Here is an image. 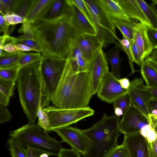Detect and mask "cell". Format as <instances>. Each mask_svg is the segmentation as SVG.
I'll return each mask as SVG.
<instances>
[{
  "mask_svg": "<svg viewBox=\"0 0 157 157\" xmlns=\"http://www.w3.org/2000/svg\"><path fill=\"white\" fill-rule=\"evenodd\" d=\"M40 61L21 67L16 81L20 102L29 124L34 123L40 104L43 109L51 102L41 73Z\"/></svg>",
  "mask_w": 157,
  "mask_h": 157,
  "instance_id": "1",
  "label": "cell"
},
{
  "mask_svg": "<svg viewBox=\"0 0 157 157\" xmlns=\"http://www.w3.org/2000/svg\"><path fill=\"white\" fill-rule=\"evenodd\" d=\"M94 94L90 71L74 73L68 58L61 78L51 100L53 105L60 109L86 107Z\"/></svg>",
  "mask_w": 157,
  "mask_h": 157,
  "instance_id": "2",
  "label": "cell"
},
{
  "mask_svg": "<svg viewBox=\"0 0 157 157\" xmlns=\"http://www.w3.org/2000/svg\"><path fill=\"white\" fill-rule=\"evenodd\" d=\"M30 25L35 39L43 48V55L68 58L71 48L78 35L64 17L51 21H38Z\"/></svg>",
  "mask_w": 157,
  "mask_h": 157,
  "instance_id": "3",
  "label": "cell"
},
{
  "mask_svg": "<svg viewBox=\"0 0 157 157\" xmlns=\"http://www.w3.org/2000/svg\"><path fill=\"white\" fill-rule=\"evenodd\" d=\"M119 117L105 113L92 127L81 130L90 142L89 147L84 157H106L119 145Z\"/></svg>",
  "mask_w": 157,
  "mask_h": 157,
  "instance_id": "4",
  "label": "cell"
},
{
  "mask_svg": "<svg viewBox=\"0 0 157 157\" xmlns=\"http://www.w3.org/2000/svg\"><path fill=\"white\" fill-rule=\"evenodd\" d=\"M21 146L46 153L49 155L58 156L63 148L62 142L51 137L45 131L34 123L25 124L9 134Z\"/></svg>",
  "mask_w": 157,
  "mask_h": 157,
  "instance_id": "5",
  "label": "cell"
},
{
  "mask_svg": "<svg viewBox=\"0 0 157 157\" xmlns=\"http://www.w3.org/2000/svg\"><path fill=\"white\" fill-rule=\"evenodd\" d=\"M47 113L49 124L47 131H53L60 128L69 126L85 118L92 116L94 111L87 106L76 109H60L54 106L43 109Z\"/></svg>",
  "mask_w": 157,
  "mask_h": 157,
  "instance_id": "6",
  "label": "cell"
},
{
  "mask_svg": "<svg viewBox=\"0 0 157 157\" xmlns=\"http://www.w3.org/2000/svg\"><path fill=\"white\" fill-rule=\"evenodd\" d=\"M90 11L98 37L103 47L117 42L116 27L109 17L100 8L95 0H83Z\"/></svg>",
  "mask_w": 157,
  "mask_h": 157,
  "instance_id": "7",
  "label": "cell"
},
{
  "mask_svg": "<svg viewBox=\"0 0 157 157\" xmlns=\"http://www.w3.org/2000/svg\"><path fill=\"white\" fill-rule=\"evenodd\" d=\"M40 70L51 100L59 83L64 71L68 59L43 55Z\"/></svg>",
  "mask_w": 157,
  "mask_h": 157,
  "instance_id": "8",
  "label": "cell"
},
{
  "mask_svg": "<svg viewBox=\"0 0 157 157\" xmlns=\"http://www.w3.org/2000/svg\"><path fill=\"white\" fill-rule=\"evenodd\" d=\"M148 124L147 116L130 103L119 122V129L121 133L128 135L140 133L141 128Z\"/></svg>",
  "mask_w": 157,
  "mask_h": 157,
  "instance_id": "9",
  "label": "cell"
},
{
  "mask_svg": "<svg viewBox=\"0 0 157 157\" xmlns=\"http://www.w3.org/2000/svg\"><path fill=\"white\" fill-rule=\"evenodd\" d=\"M128 89L122 88L118 79L107 70L105 73L98 90L97 96L101 100L110 103L128 93Z\"/></svg>",
  "mask_w": 157,
  "mask_h": 157,
  "instance_id": "10",
  "label": "cell"
},
{
  "mask_svg": "<svg viewBox=\"0 0 157 157\" xmlns=\"http://www.w3.org/2000/svg\"><path fill=\"white\" fill-rule=\"evenodd\" d=\"M61 138L62 143L68 144L71 148L80 154L84 155L89 149V139L81 130L70 126L63 127L54 130Z\"/></svg>",
  "mask_w": 157,
  "mask_h": 157,
  "instance_id": "11",
  "label": "cell"
},
{
  "mask_svg": "<svg viewBox=\"0 0 157 157\" xmlns=\"http://www.w3.org/2000/svg\"><path fill=\"white\" fill-rule=\"evenodd\" d=\"M142 79L136 78L130 82L128 94L130 103L133 104L147 117L150 113L148 103L152 99L149 92L146 90Z\"/></svg>",
  "mask_w": 157,
  "mask_h": 157,
  "instance_id": "12",
  "label": "cell"
},
{
  "mask_svg": "<svg viewBox=\"0 0 157 157\" xmlns=\"http://www.w3.org/2000/svg\"><path fill=\"white\" fill-rule=\"evenodd\" d=\"M68 7L64 17L72 27L78 35L90 34L97 35L94 26L81 12L78 8L67 0Z\"/></svg>",
  "mask_w": 157,
  "mask_h": 157,
  "instance_id": "13",
  "label": "cell"
},
{
  "mask_svg": "<svg viewBox=\"0 0 157 157\" xmlns=\"http://www.w3.org/2000/svg\"><path fill=\"white\" fill-rule=\"evenodd\" d=\"M106 56L102 49L98 51L89 63L94 94L97 93L103 77L109 69Z\"/></svg>",
  "mask_w": 157,
  "mask_h": 157,
  "instance_id": "14",
  "label": "cell"
},
{
  "mask_svg": "<svg viewBox=\"0 0 157 157\" xmlns=\"http://www.w3.org/2000/svg\"><path fill=\"white\" fill-rule=\"evenodd\" d=\"M74 42L89 63L96 53L103 47V43L97 35H77Z\"/></svg>",
  "mask_w": 157,
  "mask_h": 157,
  "instance_id": "15",
  "label": "cell"
},
{
  "mask_svg": "<svg viewBox=\"0 0 157 157\" xmlns=\"http://www.w3.org/2000/svg\"><path fill=\"white\" fill-rule=\"evenodd\" d=\"M123 143L130 157H150L147 140L140 133L124 135Z\"/></svg>",
  "mask_w": 157,
  "mask_h": 157,
  "instance_id": "16",
  "label": "cell"
},
{
  "mask_svg": "<svg viewBox=\"0 0 157 157\" xmlns=\"http://www.w3.org/2000/svg\"><path fill=\"white\" fill-rule=\"evenodd\" d=\"M133 40L139 50L142 59L145 60L153 51L147 33V26L139 22L133 29Z\"/></svg>",
  "mask_w": 157,
  "mask_h": 157,
  "instance_id": "17",
  "label": "cell"
},
{
  "mask_svg": "<svg viewBox=\"0 0 157 157\" xmlns=\"http://www.w3.org/2000/svg\"><path fill=\"white\" fill-rule=\"evenodd\" d=\"M130 19H134L147 26L150 22L137 0H116Z\"/></svg>",
  "mask_w": 157,
  "mask_h": 157,
  "instance_id": "18",
  "label": "cell"
},
{
  "mask_svg": "<svg viewBox=\"0 0 157 157\" xmlns=\"http://www.w3.org/2000/svg\"><path fill=\"white\" fill-rule=\"evenodd\" d=\"M67 0H53L45 13L39 21L49 22L63 18L68 7Z\"/></svg>",
  "mask_w": 157,
  "mask_h": 157,
  "instance_id": "19",
  "label": "cell"
},
{
  "mask_svg": "<svg viewBox=\"0 0 157 157\" xmlns=\"http://www.w3.org/2000/svg\"><path fill=\"white\" fill-rule=\"evenodd\" d=\"M95 1L108 16L126 19H130L116 0H95Z\"/></svg>",
  "mask_w": 157,
  "mask_h": 157,
  "instance_id": "20",
  "label": "cell"
},
{
  "mask_svg": "<svg viewBox=\"0 0 157 157\" xmlns=\"http://www.w3.org/2000/svg\"><path fill=\"white\" fill-rule=\"evenodd\" d=\"M53 0H34L32 7L26 18L30 24L39 21L45 13Z\"/></svg>",
  "mask_w": 157,
  "mask_h": 157,
  "instance_id": "21",
  "label": "cell"
},
{
  "mask_svg": "<svg viewBox=\"0 0 157 157\" xmlns=\"http://www.w3.org/2000/svg\"><path fill=\"white\" fill-rule=\"evenodd\" d=\"M109 16L115 27L121 31L123 37L132 41L133 29L139 22L138 21L134 19H126Z\"/></svg>",
  "mask_w": 157,
  "mask_h": 157,
  "instance_id": "22",
  "label": "cell"
},
{
  "mask_svg": "<svg viewBox=\"0 0 157 157\" xmlns=\"http://www.w3.org/2000/svg\"><path fill=\"white\" fill-rule=\"evenodd\" d=\"M115 47L108 51L106 56L107 61L111 65V74L118 79L121 77L120 63L121 61L119 56L120 49L118 42Z\"/></svg>",
  "mask_w": 157,
  "mask_h": 157,
  "instance_id": "23",
  "label": "cell"
},
{
  "mask_svg": "<svg viewBox=\"0 0 157 157\" xmlns=\"http://www.w3.org/2000/svg\"><path fill=\"white\" fill-rule=\"evenodd\" d=\"M141 74L147 86L157 88V72L145 60L141 66Z\"/></svg>",
  "mask_w": 157,
  "mask_h": 157,
  "instance_id": "24",
  "label": "cell"
},
{
  "mask_svg": "<svg viewBox=\"0 0 157 157\" xmlns=\"http://www.w3.org/2000/svg\"><path fill=\"white\" fill-rule=\"evenodd\" d=\"M137 1L150 21L151 27L157 30V9L155 6L152 3L148 4L143 0Z\"/></svg>",
  "mask_w": 157,
  "mask_h": 157,
  "instance_id": "25",
  "label": "cell"
},
{
  "mask_svg": "<svg viewBox=\"0 0 157 157\" xmlns=\"http://www.w3.org/2000/svg\"><path fill=\"white\" fill-rule=\"evenodd\" d=\"M21 52L10 53L0 49V68L18 65L17 62Z\"/></svg>",
  "mask_w": 157,
  "mask_h": 157,
  "instance_id": "26",
  "label": "cell"
},
{
  "mask_svg": "<svg viewBox=\"0 0 157 157\" xmlns=\"http://www.w3.org/2000/svg\"><path fill=\"white\" fill-rule=\"evenodd\" d=\"M34 0H17L12 11L26 19Z\"/></svg>",
  "mask_w": 157,
  "mask_h": 157,
  "instance_id": "27",
  "label": "cell"
},
{
  "mask_svg": "<svg viewBox=\"0 0 157 157\" xmlns=\"http://www.w3.org/2000/svg\"><path fill=\"white\" fill-rule=\"evenodd\" d=\"M7 148L12 157H27V150L13 138L10 137L7 141Z\"/></svg>",
  "mask_w": 157,
  "mask_h": 157,
  "instance_id": "28",
  "label": "cell"
},
{
  "mask_svg": "<svg viewBox=\"0 0 157 157\" xmlns=\"http://www.w3.org/2000/svg\"><path fill=\"white\" fill-rule=\"evenodd\" d=\"M43 56L41 52L26 53L21 52L17 62L21 67L30 63L41 60Z\"/></svg>",
  "mask_w": 157,
  "mask_h": 157,
  "instance_id": "29",
  "label": "cell"
},
{
  "mask_svg": "<svg viewBox=\"0 0 157 157\" xmlns=\"http://www.w3.org/2000/svg\"><path fill=\"white\" fill-rule=\"evenodd\" d=\"M117 40L118 41L119 47L123 50L127 55L132 73L134 74L135 72L133 64L134 61L131 48L132 41L124 37H123V38L121 39L117 37Z\"/></svg>",
  "mask_w": 157,
  "mask_h": 157,
  "instance_id": "30",
  "label": "cell"
},
{
  "mask_svg": "<svg viewBox=\"0 0 157 157\" xmlns=\"http://www.w3.org/2000/svg\"><path fill=\"white\" fill-rule=\"evenodd\" d=\"M20 68L17 65L0 68V78L16 82Z\"/></svg>",
  "mask_w": 157,
  "mask_h": 157,
  "instance_id": "31",
  "label": "cell"
},
{
  "mask_svg": "<svg viewBox=\"0 0 157 157\" xmlns=\"http://www.w3.org/2000/svg\"><path fill=\"white\" fill-rule=\"evenodd\" d=\"M16 82L0 78V92L10 97L13 95Z\"/></svg>",
  "mask_w": 157,
  "mask_h": 157,
  "instance_id": "32",
  "label": "cell"
},
{
  "mask_svg": "<svg viewBox=\"0 0 157 157\" xmlns=\"http://www.w3.org/2000/svg\"><path fill=\"white\" fill-rule=\"evenodd\" d=\"M13 41L15 45L18 44H23L34 49L36 52H41V53L43 52L42 47L36 39H20L13 37Z\"/></svg>",
  "mask_w": 157,
  "mask_h": 157,
  "instance_id": "33",
  "label": "cell"
},
{
  "mask_svg": "<svg viewBox=\"0 0 157 157\" xmlns=\"http://www.w3.org/2000/svg\"><path fill=\"white\" fill-rule=\"evenodd\" d=\"M69 1L71 3L78 8L83 14L94 26L90 11L84 0H69Z\"/></svg>",
  "mask_w": 157,
  "mask_h": 157,
  "instance_id": "34",
  "label": "cell"
},
{
  "mask_svg": "<svg viewBox=\"0 0 157 157\" xmlns=\"http://www.w3.org/2000/svg\"><path fill=\"white\" fill-rule=\"evenodd\" d=\"M140 133L146 140L147 143L154 141L157 137V134L154 128L149 124L143 126Z\"/></svg>",
  "mask_w": 157,
  "mask_h": 157,
  "instance_id": "35",
  "label": "cell"
},
{
  "mask_svg": "<svg viewBox=\"0 0 157 157\" xmlns=\"http://www.w3.org/2000/svg\"><path fill=\"white\" fill-rule=\"evenodd\" d=\"M38 117L37 124L41 128L47 131L49 124V119L48 115L42 108L41 104L39 106L37 113Z\"/></svg>",
  "mask_w": 157,
  "mask_h": 157,
  "instance_id": "36",
  "label": "cell"
},
{
  "mask_svg": "<svg viewBox=\"0 0 157 157\" xmlns=\"http://www.w3.org/2000/svg\"><path fill=\"white\" fill-rule=\"evenodd\" d=\"M106 157H130L128 150L124 143L113 150Z\"/></svg>",
  "mask_w": 157,
  "mask_h": 157,
  "instance_id": "37",
  "label": "cell"
},
{
  "mask_svg": "<svg viewBox=\"0 0 157 157\" xmlns=\"http://www.w3.org/2000/svg\"><path fill=\"white\" fill-rule=\"evenodd\" d=\"M114 108L118 107L121 108L125 113L128 108L130 104V99L128 94L115 100L113 102Z\"/></svg>",
  "mask_w": 157,
  "mask_h": 157,
  "instance_id": "38",
  "label": "cell"
},
{
  "mask_svg": "<svg viewBox=\"0 0 157 157\" xmlns=\"http://www.w3.org/2000/svg\"><path fill=\"white\" fill-rule=\"evenodd\" d=\"M22 24V27L20 30L23 33V34L17 38L20 39H35L30 24L26 21Z\"/></svg>",
  "mask_w": 157,
  "mask_h": 157,
  "instance_id": "39",
  "label": "cell"
},
{
  "mask_svg": "<svg viewBox=\"0 0 157 157\" xmlns=\"http://www.w3.org/2000/svg\"><path fill=\"white\" fill-rule=\"evenodd\" d=\"M4 18L10 25H14L20 23H23L26 21L24 18L13 12H8L3 16Z\"/></svg>",
  "mask_w": 157,
  "mask_h": 157,
  "instance_id": "40",
  "label": "cell"
},
{
  "mask_svg": "<svg viewBox=\"0 0 157 157\" xmlns=\"http://www.w3.org/2000/svg\"><path fill=\"white\" fill-rule=\"evenodd\" d=\"M147 33L153 49H157V30L147 26Z\"/></svg>",
  "mask_w": 157,
  "mask_h": 157,
  "instance_id": "41",
  "label": "cell"
},
{
  "mask_svg": "<svg viewBox=\"0 0 157 157\" xmlns=\"http://www.w3.org/2000/svg\"><path fill=\"white\" fill-rule=\"evenodd\" d=\"M131 48L134 62L141 67L145 60L142 59L138 49L133 40L131 43Z\"/></svg>",
  "mask_w": 157,
  "mask_h": 157,
  "instance_id": "42",
  "label": "cell"
},
{
  "mask_svg": "<svg viewBox=\"0 0 157 157\" xmlns=\"http://www.w3.org/2000/svg\"><path fill=\"white\" fill-rule=\"evenodd\" d=\"M12 115L7 108V106L0 104V124L10 121Z\"/></svg>",
  "mask_w": 157,
  "mask_h": 157,
  "instance_id": "43",
  "label": "cell"
},
{
  "mask_svg": "<svg viewBox=\"0 0 157 157\" xmlns=\"http://www.w3.org/2000/svg\"><path fill=\"white\" fill-rule=\"evenodd\" d=\"M8 53H15L19 52L18 51L15 44L12 41V36H10L5 42L3 46L0 48Z\"/></svg>",
  "mask_w": 157,
  "mask_h": 157,
  "instance_id": "44",
  "label": "cell"
},
{
  "mask_svg": "<svg viewBox=\"0 0 157 157\" xmlns=\"http://www.w3.org/2000/svg\"><path fill=\"white\" fill-rule=\"evenodd\" d=\"M58 157H81L80 154L73 150L62 148L58 155Z\"/></svg>",
  "mask_w": 157,
  "mask_h": 157,
  "instance_id": "45",
  "label": "cell"
},
{
  "mask_svg": "<svg viewBox=\"0 0 157 157\" xmlns=\"http://www.w3.org/2000/svg\"><path fill=\"white\" fill-rule=\"evenodd\" d=\"M0 32H2L3 35H10V25L4 18L3 16L1 14L0 17Z\"/></svg>",
  "mask_w": 157,
  "mask_h": 157,
  "instance_id": "46",
  "label": "cell"
},
{
  "mask_svg": "<svg viewBox=\"0 0 157 157\" xmlns=\"http://www.w3.org/2000/svg\"><path fill=\"white\" fill-rule=\"evenodd\" d=\"M147 144L150 157H157V137L154 141L147 143Z\"/></svg>",
  "mask_w": 157,
  "mask_h": 157,
  "instance_id": "47",
  "label": "cell"
},
{
  "mask_svg": "<svg viewBox=\"0 0 157 157\" xmlns=\"http://www.w3.org/2000/svg\"><path fill=\"white\" fill-rule=\"evenodd\" d=\"M17 0H0L8 12H12Z\"/></svg>",
  "mask_w": 157,
  "mask_h": 157,
  "instance_id": "48",
  "label": "cell"
},
{
  "mask_svg": "<svg viewBox=\"0 0 157 157\" xmlns=\"http://www.w3.org/2000/svg\"><path fill=\"white\" fill-rule=\"evenodd\" d=\"M149 124L155 130L157 129V115H154L151 113L147 116Z\"/></svg>",
  "mask_w": 157,
  "mask_h": 157,
  "instance_id": "49",
  "label": "cell"
},
{
  "mask_svg": "<svg viewBox=\"0 0 157 157\" xmlns=\"http://www.w3.org/2000/svg\"><path fill=\"white\" fill-rule=\"evenodd\" d=\"M17 50L19 51L23 52L31 51H36L34 49L25 44H18L15 45Z\"/></svg>",
  "mask_w": 157,
  "mask_h": 157,
  "instance_id": "50",
  "label": "cell"
},
{
  "mask_svg": "<svg viewBox=\"0 0 157 157\" xmlns=\"http://www.w3.org/2000/svg\"><path fill=\"white\" fill-rule=\"evenodd\" d=\"M42 153V152L35 150L30 148L27 149V157H40Z\"/></svg>",
  "mask_w": 157,
  "mask_h": 157,
  "instance_id": "51",
  "label": "cell"
},
{
  "mask_svg": "<svg viewBox=\"0 0 157 157\" xmlns=\"http://www.w3.org/2000/svg\"><path fill=\"white\" fill-rule=\"evenodd\" d=\"M121 86L123 88L128 89L130 86V82L128 79L127 78H120L118 79Z\"/></svg>",
  "mask_w": 157,
  "mask_h": 157,
  "instance_id": "52",
  "label": "cell"
},
{
  "mask_svg": "<svg viewBox=\"0 0 157 157\" xmlns=\"http://www.w3.org/2000/svg\"><path fill=\"white\" fill-rule=\"evenodd\" d=\"M10 97L0 92V104L7 106L9 105Z\"/></svg>",
  "mask_w": 157,
  "mask_h": 157,
  "instance_id": "53",
  "label": "cell"
},
{
  "mask_svg": "<svg viewBox=\"0 0 157 157\" xmlns=\"http://www.w3.org/2000/svg\"><path fill=\"white\" fill-rule=\"evenodd\" d=\"M145 89L150 93L152 99L157 101V88H150L145 86Z\"/></svg>",
  "mask_w": 157,
  "mask_h": 157,
  "instance_id": "54",
  "label": "cell"
},
{
  "mask_svg": "<svg viewBox=\"0 0 157 157\" xmlns=\"http://www.w3.org/2000/svg\"><path fill=\"white\" fill-rule=\"evenodd\" d=\"M145 60L147 61L157 72V62L156 61L151 58L150 56L147 58Z\"/></svg>",
  "mask_w": 157,
  "mask_h": 157,
  "instance_id": "55",
  "label": "cell"
},
{
  "mask_svg": "<svg viewBox=\"0 0 157 157\" xmlns=\"http://www.w3.org/2000/svg\"><path fill=\"white\" fill-rule=\"evenodd\" d=\"M148 106L150 112L153 109L157 110V101L151 99L148 102Z\"/></svg>",
  "mask_w": 157,
  "mask_h": 157,
  "instance_id": "56",
  "label": "cell"
},
{
  "mask_svg": "<svg viewBox=\"0 0 157 157\" xmlns=\"http://www.w3.org/2000/svg\"><path fill=\"white\" fill-rule=\"evenodd\" d=\"M8 35H3L0 36V48L4 45L5 42L10 36Z\"/></svg>",
  "mask_w": 157,
  "mask_h": 157,
  "instance_id": "57",
  "label": "cell"
},
{
  "mask_svg": "<svg viewBox=\"0 0 157 157\" xmlns=\"http://www.w3.org/2000/svg\"><path fill=\"white\" fill-rule=\"evenodd\" d=\"M114 113L116 116L119 117L123 115V111L121 108L117 107L114 108Z\"/></svg>",
  "mask_w": 157,
  "mask_h": 157,
  "instance_id": "58",
  "label": "cell"
},
{
  "mask_svg": "<svg viewBox=\"0 0 157 157\" xmlns=\"http://www.w3.org/2000/svg\"><path fill=\"white\" fill-rule=\"evenodd\" d=\"M0 12L3 16L5 15L8 12L1 2H0Z\"/></svg>",
  "mask_w": 157,
  "mask_h": 157,
  "instance_id": "59",
  "label": "cell"
},
{
  "mask_svg": "<svg viewBox=\"0 0 157 157\" xmlns=\"http://www.w3.org/2000/svg\"><path fill=\"white\" fill-rule=\"evenodd\" d=\"M150 56L154 59H157V49L153 51Z\"/></svg>",
  "mask_w": 157,
  "mask_h": 157,
  "instance_id": "60",
  "label": "cell"
},
{
  "mask_svg": "<svg viewBox=\"0 0 157 157\" xmlns=\"http://www.w3.org/2000/svg\"><path fill=\"white\" fill-rule=\"evenodd\" d=\"M49 155L47 153H43L40 155V157H49Z\"/></svg>",
  "mask_w": 157,
  "mask_h": 157,
  "instance_id": "61",
  "label": "cell"
},
{
  "mask_svg": "<svg viewBox=\"0 0 157 157\" xmlns=\"http://www.w3.org/2000/svg\"><path fill=\"white\" fill-rule=\"evenodd\" d=\"M150 113L154 115H157V110L155 109H154L151 110L150 112Z\"/></svg>",
  "mask_w": 157,
  "mask_h": 157,
  "instance_id": "62",
  "label": "cell"
},
{
  "mask_svg": "<svg viewBox=\"0 0 157 157\" xmlns=\"http://www.w3.org/2000/svg\"><path fill=\"white\" fill-rule=\"evenodd\" d=\"M152 3L155 5H157V0H151Z\"/></svg>",
  "mask_w": 157,
  "mask_h": 157,
  "instance_id": "63",
  "label": "cell"
},
{
  "mask_svg": "<svg viewBox=\"0 0 157 157\" xmlns=\"http://www.w3.org/2000/svg\"><path fill=\"white\" fill-rule=\"evenodd\" d=\"M156 134H157V129L155 130Z\"/></svg>",
  "mask_w": 157,
  "mask_h": 157,
  "instance_id": "64",
  "label": "cell"
}]
</instances>
